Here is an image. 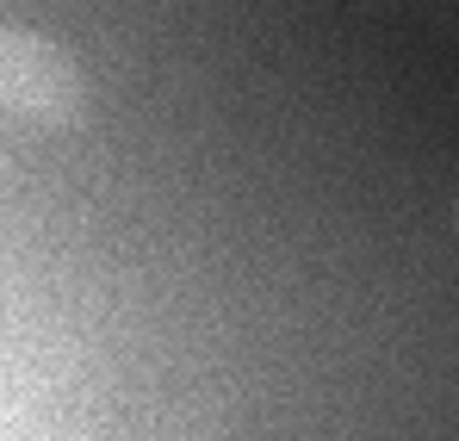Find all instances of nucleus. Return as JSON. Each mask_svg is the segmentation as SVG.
<instances>
[{
  "label": "nucleus",
  "instance_id": "f257e3e1",
  "mask_svg": "<svg viewBox=\"0 0 459 441\" xmlns=\"http://www.w3.org/2000/svg\"><path fill=\"white\" fill-rule=\"evenodd\" d=\"M454 230H459V199H454Z\"/></svg>",
  "mask_w": 459,
  "mask_h": 441
}]
</instances>
